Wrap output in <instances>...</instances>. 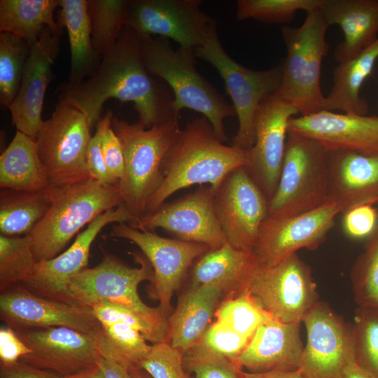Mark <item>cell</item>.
<instances>
[{
  "label": "cell",
  "instance_id": "cell-18",
  "mask_svg": "<svg viewBox=\"0 0 378 378\" xmlns=\"http://www.w3.org/2000/svg\"><path fill=\"white\" fill-rule=\"evenodd\" d=\"M307 330L298 370L304 378H342L355 355L352 332L328 307L318 302L304 316Z\"/></svg>",
  "mask_w": 378,
  "mask_h": 378
},
{
  "label": "cell",
  "instance_id": "cell-24",
  "mask_svg": "<svg viewBox=\"0 0 378 378\" xmlns=\"http://www.w3.org/2000/svg\"><path fill=\"white\" fill-rule=\"evenodd\" d=\"M328 197L341 213L378 203V154L328 151Z\"/></svg>",
  "mask_w": 378,
  "mask_h": 378
},
{
  "label": "cell",
  "instance_id": "cell-51",
  "mask_svg": "<svg viewBox=\"0 0 378 378\" xmlns=\"http://www.w3.org/2000/svg\"><path fill=\"white\" fill-rule=\"evenodd\" d=\"M97 365L102 370L105 378H133L129 370L112 360L101 356Z\"/></svg>",
  "mask_w": 378,
  "mask_h": 378
},
{
  "label": "cell",
  "instance_id": "cell-1",
  "mask_svg": "<svg viewBox=\"0 0 378 378\" xmlns=\"http://www.w3.org/2000/svg\"><path fill=\"white\" fill-rule=\"evenodd\" d=\"M151 75L142 60L138 36L125 27L92 74L78 83H64L59 99L83 113L90 128L100 121L108 99L132 102L138 114L136 124L148 129L179 115L173 98Z\"/></svg>",
  "mask_w": 378,
  "mask_h": 378
},
{
  "label": "cell",
  "instance_id": "cell-14",
  "mask_svg": "<svg viewBox=\"0 0 378 378\" xmlns=\"http://www.w3.org/2000/svg\"><path fill=\"white\" fill-rule=\"evenodd\" d=\"M214 194L210 186H201L129 225L141 230L162 228L177 239L219 248L227 241L215 213Z\"/></svg>",
  "mask_w": 378,
  "mask_h": 378
},
{
  "label": "cell",
  "instance_id": "cell-43",
  "mask_svg": "<svg viewBox=\"0 0 378 378\" xmlns=\"http://www.w3.org/2000/svg\"><path fill=\"white\" fill-rule=\"evenodd\" d=\"M360 318L351 330L356 358L378 377V316Z\"/></svg>",
  "mask_w": 378,
  "mask_h": 378
},
{
  "label": "cell",
  "instance_id": "cell-28",
  "mask_svg": "<svg viewBox=\"0 0 378 378\" xmlns=\"http://www.w3.org/2000/svg\"><path fill=\"white\" fill-rule=\"evenodd\" d=\"M255 262L253 252L238 250L227 242L195 261L190 284L216 286L222 289L225 298L232 297L242 292Z\"/></svg>",
  "mask_w": 378,
  "mask_h": 378
},
{
  "label": "cell",
  "instance_id": "cell-40",
  "mask_svg": "<svg viewBox=\"0 0 378 378\" xmlns=\"http://www.w3.org/2000/svg\"><path fill=\"white\" fill-rule=\"evenodd\" d=\"M183 363L195 378H245L246 372L237 359L219 354L200 341L183 354Z\"/></svg>",
  "mask_w": 378,
  "mask_h": 378
},
{
  "label": "cell",
  "instance_id": "cell-10",
  "mask_svg": "<svg viewBox=\"0 0 378 378\" xmlns=\"http://www.w3.org/2000/svg\"><path fill=\"white\" fill-rule=\"evenodd\" d=\"M90 129L83 113L62 101L43 120L35 141L52 189L90 178L85 162Z\"/></svg>",
  "mask_w": 378,
  "mask_h": 378
},
{
  "label": "cell",
  "instance_id": "cell-19",
  "mask_svg": "<svg viewBox=\"0 0 378 378\" xmlns=\"http://www.w3.org/2000/svg\"><path fill=\"white\" fill-rule=\"evenodd\" d=\"M31 349L19 361L63 377L97 365L101 358L97 336L65 327L15 330Z\"/></svg>",
  "mask_w": 378,
  "mask_h": 378
},
{
  "label": "cell",
  "instance_id": "cell-23",
  "mask_svg": "<svg viewBox=\"0 0 378 378\" xmlns=\"http://www.w3.org/2000/svg\"><path fill=\"white\" fill-rule=\"evenodd\" d=\"M288 132L309 138L327 151L378 154V116L321 110L293 117Z\"/></svg>",
  "mask_w": 378,
  "mask_h": 378
},
{
  "label": "cell",
  "instance_id": "cell-15",
  "mask_svg": "<svg viewBox=\"0 0 378 378\" xmlns=\"http://www.w3.org/2000/svg\"><path fill=\"white\" fill-rule=\"evenodd\" d=\"M340 213L338 205L330 202L296 216L267 215L260 226L253 252L258 263L274 265L301 248H316L326 239Z\"/></svg>",
  "mask_w": 378,
  "mask_h": 378
},
{
  "label": "cell",
  "instance_id": "cell-12",
  "mask_svg": "<svg viewBox=\"0 0 378 378\" xmlns=\"http://www.w3.org/2000/svg\"><path fill=\"white\" fill-rule=\"evenodd\" d=\"M201 0L129 1L125 27L138 36L172 39L195 50L217 32L215 19L201 9Z\"/></svg>",
  "mask_w": 378,
  "mask_h": 378
},
{
  "label": "cell",
  "instance_id": "cell-17",
  "mask_svg": "<svg viewBox=\"0 0 378 378\" xmlns=\"http://www.w3.org/2000/svg\"><path fill=\"white\" fill-rule=\"evenodd\" d=\"M0 317L15 330L65 327L98 336L103 329L90 307L41 297L22 284L1 292Z\"/></svg>",
  "mask_w": 378,
  "mask_h": 378
},
{
  "label": "cell",
  "instance_id": "cell-33",
  "mask_svg": "<svg viewBox=\"0 0 378 378\" xmlns=\"http://www.w3.org/2000/svg\"><path fill=\"white\" fill-rule=\"evenodd\" d=\"M53 195L52 188L42 192L1 189V234L8 237L29 234L46 214Z\"/></svg>",
  "mask_w": 378,
  "mask_h": 378
},
{
  "label": "cell",
  "instance_id": "cell-5",
  "mask_svg": "<svg viewBox=\"0 0 378 378\" xmlns=\"http://www.w3.org/2000/svg\"><path fill=\"white\" fill-rule=\"evenodd\" d=\"M53 190L48 211L29 234L38 262L60 254L84 226L123 204L118 184L92 178Z\"/></svg>",
  "mask_w": 378,
  "mask_h": 378
},
{
  "label": "cell",
  "instance_id": "cell-54",
  "mask_svg": "<svg viewBox=\"0 0 378 378\" xmlns=\"http://www.w3.org/2000/svg\"><path fill=\"white\" fill-rule=\"evenodd\" d=\"M64 378H105L104 373L99 366L92 368L85 371L79 372L78 374L64 377Z\"/></svg>",
  "mask_w": 378,
  "mask_h": 378
},
{
  "label": "cell",
  "instance_id": "cell-7",
  "mask_svg": "<svg viewBox=\"0 0 378 378\" xmlns=\"http://www.w3.org/2000/svg\"><path fill=\"white\" fill-rule=\"evenodd\" d=\"M139 267H131L111 255L92 268L86 267L69 285L73 302L85 306L107 302L127 308L144 318L160 342L167 339L169 314L160 306L151 307L140 298L138 286L144 281L153 282L154 272L147 258L134 255Z\"/></svg>",
  "mask_w": 378,
  "mask_h": 378
},
{
  "label": "cell",
  "instance_id": "cell-52",
  "mask_svg": "<svg viewBox=\"0 0 378 378\" xmlns=\"http://www.w3.org/2000/svg\"><path fill=\"white\" fill-rule=\"evenodd\" d=\"M342 378H378V377L360 364L354 356L344 366Z\"/></svg>",
  "mask_w": 378,
  "mask_h": 378
},
{
  "label": "cell",
  "instance_id": "cell-22",
  "mask_svg": "<svg viewBox=\"0 0 378 378\" xmlns=\"http://www.w3.org/2000/svg\"><path fill=\"white\" fill-rule=\"evenodd\" d=\"M62 28L46 27L31 47L18 92L7 106L17 130L34 140L43 122V100L52 78V66L59 52Z\"/></svg>",
  "mask_w": 378,
  "mask_h": 378
},
{
  "label": "cell",
  "instance_id": "cell-36",
  "mask_svg": "<svg viewBox=\"0 0 378 378\" xmlns=\"http://www.w3.org/2000/svg\"><path fill=\"white\" fill-rule=\"evenodd\" d=\"M38 262L29 234L8 237L0 234V290L24 284Z\"/></svg>",
  "mask_w": 378,
  "mask_h": 378
},
{
  "label": "cell",
  "instance_id": "cell-9",
  "mask_svg": "<svg viewBox=\"0 0 378 378\" xmlns=\"http://www.w3.org/2000/svg\"><path fill=\"white\" fill-rule=\"evenodd\" d=\"M195 52L197 58L218 71L232 101L239 127L232 145L243 150L251 149L255 142L254 122L260 106L280 87V65L267 70H253L242 66L226 52L217 32Z\"/></svg>",
  "mask_w": 378,
  "mask_h": 378
},
{
  "label": "cell",
  "instance_id": "cell-20",
  "mask_svg": "<svg viewBox=\"0 0 378 378\" xmlns=\"http://www.w3.org/2000/svg\"><path fill=\"white\" fill-rule=\"evenodd\" d=\"M299 111L275 94L265 99L256 113L255 142L248 150L245 170L268 202L279 183L288 132V122Z\"/></svg>",
  "mask_w": 378,
  "mask_h": 378
},
{
  "label": "cell",
  "instance_id": "cell-50",
  "mask_svg": "<svg viewBox=\"0 0 378 378\" xmlns=\"http://www.w3.org/2000/svg\"><path fill=\"white\" fill-rule=\"evenodd\" d=\"M1 378H64L50 370L36 368L18 361L13 365L0 364Z\"/></svg>",
  "mask_w": 378,
  "mask_h": 378
},
{
  "label": "cell",
  "instance_id": "cell-4",
  "mask_svg": "<svg viewBox=\"0 0 378 378\" xmlns=\"http://www.w3.org/2000/svg\"><path fill=\"white\" fill-rule=\"evenodd\" d=\"M111 126L124 156L125 172L118 183L122 203L135 220L146 214L162 182V160L181 131L178 117L145 129L113 115Z\"/></svg>",
  "mask_w": 378,
  "mask_h": 378
},
{
  "label": "cell",
  "instance_id": "cell-2",
  "mask_svg": "<svg viewBox=\"0 0 378 378\" xmlns=\"http://www.w3.org/2000/svg\"><path fill=\"white\" fill-rule=\"evenodd\" d=\"M248 160V150L220 141L206 118L192 119L181 130L162 162V182L150 199L146 213L159 208L175 192L209 183L214 190L225 176Z\"/></svg>",
  "mask_w": 378,
  "mask_h": 378
},
{
  "label": "cell",
  "instance_id": "cell-37",
  "mask_svg": "<svg viewBox=\"0 0 378 378\" xmlns=\"http://www.w3.org/2000/svg\"><path fill=\"white\" fill-rule=\"evenodd\" d=\"M31 46L22 38L0 32V102L8 106L15 99L21 83Z\"/></svg>",
  "mask_w": 378,
  "mask_h": 378
},
{
  "label": "cell",
  "instance_id": "cell-3",
  "mask_svg": "<svg viewBox=\"0 0 378 378\" xmlns=\"http://www.w3.org/2000/svg\"><path fill=\"white\" fill-rule=\"evenodd\" d=\"M137 35V34H136ZM138 36V35H137ZM142 60L148 71L171 88L176 112L188 108L208 119L215 134L223 143L227 141L225 118L236 115L232 104L196 69L195 50L172 48L169 39L138 36Z\"/></svg>",
  "mask_w": 378,
  "mask_h": 378
},
{
  "label": "cell",
  "instance_id": "cell-47",
  "mask_svg": "<svg viewBox=\"0 0 378 378\" xmlns=\"http://www.w3.org/2000/svg\"><path fill=\"white\" fill-rule=\"evenodd\" d=\"M342 226L352 239L369 238L378 227V212L373 205H361L342 213Z\"/></svg>",
  "mask_w": 378,
  "mask_h": 378
},
{
  "label": "cell",
  "instance_id": "cell-25",
  "mask_svg": "<svg viewBox=\"0 0 378 378\" xmlns=\"http://www.w3.org/2000/svg\"><path fill=\"white\" fill-rule=\"evenodd\" d=\"M300 324L270 318L258 328L237 360L253 373L298 370L304 347Z\"/></svg>",
  "mask_w": 378,
  "mask_h": 378
},
{
  "label": "cell",
  "instance_id": "cell-38",
  "mask_svg": "<svg viewBox=\"0 0 378 378\" xmlns=\"http://www.w3.org/2000/svg\"><path fill=\"white\" fill-rule=\"evenodd\" d=\"M214 316L216 321L249 340L261 324L273 318L246 291L225 298Z\"/></svg>",
  "mask_w": 378,
  "mask_h": 378
},
{
  "label": "cell",
  "instance_id": "cell-11",
  "mask_svg": "<svg viewBox=\"0 0 378 378\" xmlns=\"http://www.w3.org/2000/svg\"><path fill=\"white\" fill-rule=\"evenodd\" d=\"M242 291L284 323H302L318 302L312 270L297 253L270 266L256 260Z\"/></svg>",
  "mask_w": 378,
  "mask_h": 378
},
{
  "label": "cell",
  "instance_id": "cell-46",
  "mask_svg": "<svg viewBox=\"0 0 378 378\" xmlns=\"http://www.w3.org/2000/svg\"><path fill=\"white\" fill-rule=\"evenodd\" d=\"M112 118V112L107 111L97 127L101 132L102 149L110 176L118 184L124 175L125 162L120 142L111 126Z\"/></svg>",
  "mask_w": 378,
  "mask_h": 378
},
{
  "label": "cell",
  "instance_id": "cell-32",
  "mask_svg": "<svg viewBox=\"0 0 378 378\" xmlns=\"http://www.w3.org/2000/svg\"><path fill=\"white\" fill-rule=\"evenodd\" d=\"M59 0H1L0 31L13 34L31 47L46 27H60L54 19Z\"/></svg>",
  "mask_w": 378,
  "mask_h": 378
},
{
  "label": "cell",
  "instance_id": "cell-55",
  "mask_svg": "<svg viewBox=\"0 0 378 378\" xmlns=\"http://www.w3.org/2000/svg\"><path fill=\"white\" fill-rule=\"evenodd\" d=\"M130 372L133 378H149L148 375L144 373L141 369H134Z\"/></svg>",
  "mask_w": 378,
  "mask_h": 378
},
{
  "label": "cell",
  "instance_id": "cell-16",
  "mask_svg": "<svg viewBox=\"0 0 378 378\" xmlns=\"http://www.w3.org/2000/svg\"><path fill=\"white\" fill-rule=\"evenodd\" d=\"M111 235L127 239L141 250L153 270L155 297L169 316L171 300L189 269L200 256L211 249L204 244L162 237L127 223L115 225Z\"/></svg>",
  "mask_w": 378,
  "mask_h": 378
},
{
  "label": "cell",
  "instance_id": "cell-29",
  "mask_svg": "<svg viewBox=\"0 0 378 378\" xmlns=\"http://www.w3.org/2000/svg\"><path fill=\"white\" fill-rule=\"evenodd\" d=\"M0 187L26 192L51 188L36 141L18 130L0 156Z\"/></svg>",
  "mask_w": 378,
  "mask_h": 378
},
{
  "label": "cell",
  "instance_id": "cell-41",
  "mask_svg": "<svg viewBox=\"0 0 378 378\" xmlns=\"http://www.w3.org/2000/svg\"><path fill=\"white\" fill-rule=\"evenodd\" d=\"M352 271L354 289L363 303L378 308V227Z\"/></svg>",
  "mask_w": 378,
  "mask_h": 378
},
{
  "label": "cell",
  "instance_id": "cell-35",
  "mask_svg": "<svg viewBox=\"0 0 378 378\" xmlns=\"http://www.w3.org/2000/svg\"><path fill=\"white\" fill-rule=\"evenodd\" d=\"M128 0H87L91 41L97 59L115 45L125 27Z\"/></svg>",
  "mask_w": 378,
  "mask_h": 378
},
{
  "label": "cell",
  "instance_id": "cell-27",
  "mask_svg": "<svg viewBox=\"0 0 378 378\" xmlns=\"http://www.w3.org/2000/svg\"><path fill=\"white\" fill-rule=\"evenodd\" d=\"M223 296L222 289L214 285L190 284L182 293L170 314L167 340L183 354L197 343Z\"/></svg>",
  "mask_w": 378,
  "mask_h": 378
},
{
  "label": "cell",
  "instance_id": "cell-42",
  "mask_svg": "<svg viewBox=\"0 0 378 378\" xmlns=\"http://www.w3.org/2000/svg\"><path fill=\"white\" fill-rule=\"evenodd\" d=\"M183 357V353L165 340L153 344L140 368L152 378H195L185 369Z\"/></svg>",
  "mask_w": 378,
  "mask_h": 378
},
{
  "label": "cell",
  "instance_id": "cell-31",
  "mask_svg": "<svg viewBox=\"0 0 378 378\" xmlns=\"http://www.w3.org/2000/svg\"><path fill=\"white\" fill-rule=\"evenodd\" d=\"M58 23L67 30L71 52L67 83H75L90 76L100 62L92 47L91 24L86 0H59Z\"/></svg>",
  "mask_w": 378,
  "mask_h": 378
},
{
  "label": "cell",
  "instance_id": "cell-49",
  "mask_svg": "<svg viewBox=\"0 0 378 378\" xmlns=\"http://www.w3.org/2000/svg\"><path fill=\"white\" fill-rule=\"evenodd\" d=\"M31 349L19 337L16 331L9 327L0 329V364L13 365L29 354Z\"/></svg>",
  "mask_w": 378,
  "mask_h": 378
},
{
  "label": "cell",
  "instance_id": "cell-21",
  "mask_svg": "<svg viewBox=\"0 0 378 378\" xmlns=\"http://www.w3.org/2000/svg\"><path fill=\"white\" fill-rule=\"evenodd\" d=\"M134 221L123 204L105 211L92 221L67 249L55 258L38 262L32 274L22 284L41 297L74 302L69 295V285L87 267L90 247L96 237L110 223L129 224Z\"/></svg>",
  "mask_w": 378,
  "mask_h": 378
},
{
  "label": "cell",
  "instance_id": "cell-53",
  "mask_svg": "<svg viewBox=\"0 0 378 378\" xmlns=\"http://www.w3.org/2000/svg\"><path fill=\"white\" fill-rule=\"evenodd\" d=\"M245 378H304L300 371H271L267 372H245Z\"/></svg>",
  "mask_w": 378,
  "mask_h": 378
},
{
  "label": "cell",
  "instance_id": "cell-13",
  "mask_svg": "<svg viewBox=\"0 0 378 378\" xmlns=\"http://www.w3.org/2000/svg\"><path fill=\"white\" fill-rule=\"evenodd\" d=\"M214 206L227 241L253 252L268 214V200L244 167L229 173L214 190Z\"/></svg>",
  "mask_w": 378,
  "mask_h": 378
},
{
  "label": "cell",
  "instance_id": "cell-39",
  "mask_svg": "<svg viewBox=\"0 0 378 378\" xmlns=\"http://www.w3.org/2000/svg\"><path fill=\"white\" fill-rule=\"evenodd\" d=\"M323 0H239L237 18L254 19L265 23L284 24L292 21L298 10H320Z\"/></svg>",
  "mask_w": 378,
  "mask_h": 378
},
{
  "label": "cell",
  "instance_id": "cell-45",
  "mask_svg": "<svg viewBox=\"0 0 378 378\" xmlns=\"http://www.w3.org/2000/svg\"><path fill=\"white\" fill-rule=\"evenodd\" d=\"M249 340L221 322L216 321L207 327L200 341L219 354L237 359Z\"/></svg>",
  "mask_w": 378,
  "mask_h": 378
},
{
  "label": "cell",
  "instance_id": "cell-48",
  "mask_svg": "<svg viewBox=\"0 0 378 378\" xmlns=\"http://www.w3.org/2000/svg\"><path fill=\"white\" fill-rule=\"evenodd\" d=\"M86 168L90 178L106 184H115L112 181L102 149L101 132L98 127L89 143L86 158Z\"/></svg>",
  "mask_w": 378,
  "mask_h": 378
},
{
  "label": "cell",
  "instance_id": "cell-30",
  "mask_svg": "<svg viewBox=\"0 0 378 378\" xmlns=\"http://www.w3.org/2000/svg\"><path fill=\"white\" fill-rule=\"evenodd\" d=\"M378 59V39L354 58L340 63L333 71V85L325 97L323 109L366 115L368 104L360 89Z\"/></svg>",
  "mask_w": 378,
  "mask_h": 378
},
{
  "label": "cell",
  "instance_id": "cell-44",
  "mask_svg": "<svg viewBox=\"0 0 378 378\" xmlns=\"http://www.w3.org/2000/svg\"><path fill=\"white\" fill-rule=\"evenodd\" d=\"M89 307L103 328L124 323L140 331L147 341L153 344L160 342L150 326L140 316L127 308L107 302H96Z\"/></svg>",
  "mask_w": 378,
  "mask_h": 378
},
{
  "label": "cell",
  "instance_id": "cell-6",
  "mask_svg": "<svg viewBox=\"0 0 378 378\" xmlns=\"http://www.w3.org/2000/svg\"><path fill=\"white\" fill-rule=\"evenodd\" d=\"M328 27L321 9L307 13L299 27H281L287 54L279 64L281 82L274 94L301 115L323 110L326 97L321 90V67L328 50Z\"/></svg>",
  "mask_w": 378,
  "mask_h": 378
},
{
  "label": "cell",
  "instance_id": "cell-34",
  "mask_svg": "<svg viewBox=\"0 0 378 378\" xmlns=\"http://www.w3.org/2000/svg\"><path fill=\"white\" fill-rule=\"evenodd\" d=\"M97 339L101 356L130 371L141 369V363L152 349L140 331L124 323L103 328Z\"/></svg>",
  "mask_w": 378,
  "mask_h": 378
},
{
  "label": "cell",
  "instance_id": "cell-8",
  "mask_svg": "<svg viewBox=\"0 0 378 378\" xmlns=\"http://www.w3.org/2000/svg\"><path fill=\"white\" fill-rule=\"evenodd\" d=\"M330 202L328 151L316 141L288 132L281 174L268 214L288 217Z\"/></svg>",
  "mask_w": 378,
  "mask_h": 378
},
{
  "label": "cell",
  "instance_id": "cell-26",
  "mask_svg": "<svg viewBox=\"0 0 378 378\" xmlns=\"http://www.w3.org/2000/svg\"><path fill=\"white\" fill-rule=\"evenodd\" d=\"M321 13L327 24L338 25L344 39L334 52L339 63L350 60L378 38V0H323Z\"/></svg>",
  "mask_w": 378,
  "mask_h": 378
}]
</instances>
